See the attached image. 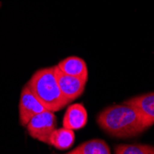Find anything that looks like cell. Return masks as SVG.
Wrapping results in <instances>:
<instances>
[{"label": "cell", "instance_id": "2", "mask_svg": "<svg viewBox=\"0 0 154 154\" xmlns=\"http://www.w3.org/2000/svg\"><path fill=\"white\" fill-rule=\"evenodd\" d=\"M27 85L46 110L54 113L69 103L59 89L54 75V66L35 71Z\"/></svg>", "mask_w": 154, "mask_h": 154}, {"label": "cell", "instance_id": "9", "mask_svg": "<svg viewBox=\"0 0 154 154\" xmlns=\"http://www.w3.org/2000/svg\"><path fill=\"white\" fill-rule=\"evenodd\" d=\"M75 142V133L74 130L68 129L66 128H55L52 133L49 145L54 147L60 150H66L72 147Z\"/></svg>", "mask_w": 154, "mask_h": 154}, {"label": "cell", "instance_id": "7", "mask_svg": "<svg viewBox=\"0 0 154 154\" xmlns=\"http://www.w3.org/2000/svg\"><path fill=\"white\" fill-rule=\"evenodd\" d=\"M57 66L62 72L67 75L75 76L86 79H88L89 78L87 64L82 58L79 57H74V55L68 57L61 60Z\"/></svg>", "mask_w": 154, "mask_h": 154}, {"label": "cell", "instance_id": "4", "mask_svg": "<svg viewBox=\"0 0 154 154\" xmlns=\"http://www.w3.org/2000/svg\"><path fill=\"white\" fill-rule=\"evenodd\" d=\"M54 75L63 96L70 103L82 95L88 79L67 75L54 66Z\"/></svg>", "mask_w": 154, "mask_h": 154}, {"label": "cell", "instance_id": "5", "mask_svg": "<svg viewBox=\"0 0 154 154\" xmlns=\"http://www.w3.org/2000/svg\"><path fill=\"white\" fill-rule=\"evenodd\" d=\"M45 110H46L45 106L40 103L28 85H25L21 90L19 103L20 124L22 127H26L33 116Z\"/></svg>", "mask_w": 154, "mask_h": 154}, {"label": "cell", "instance_id": "10", "mask_svg": "<svg viewBox=\"0 0 154 154\" xmlns=\"http://www.w3.org/2000/svg\"><path fill=\"white\" fill-rule=\"evenodd\" d=\"M68 154H110L111 149L108 144L103 139H91L79 144Z\"/></svg>", "mask_w": 154, "mask_h": 154}, {"label": "cell", "instance_id": "6", "mask_svg": "<svg viewBox=\"0 0 154 154\" xmlns=\"http://www.w3.org/2000/svg\"><path fill=\"white\" fill-rule=\"evenodd\" d=\"M88 121V113L86 108L81 103H74L68 106L64 118L63 127L71 130H79L86 125Z\"/></svg>", "mask_w": 154, "mask_h": 154}, {"label": "cell", "instance_id": "3", "mask_svg": "<svg viewBox=\"0 0 154 154\" xmlns=\"http://www.w3.org/2000/svg\"><path fill=\"white\" fill-rule=\"evenodd\" d=\"M26 128L31 137L49 145L50 137L57 128V117L54 112L45 110L33 116Z\"/></svg>", "mask_w": 154, "mask_h": 154}, {"label": "cell", "instance_id": "11", "mask_svg": "<svg viewBox=\"0 0 154 154\" xmlns=\"http://www.w3.org/2000/svg\"><path fill=\"white\" fill-rule=\"evenodd\" d=\"M114 150L116 154H154V147L147 144H120Z\"/></svg>", "mask_w": 154, "mask_h": 154}, {"label": "cell", "instance_id": "8", "mask_svg": "<svg viewBox=\"0 0 154 154\" xmlns=\"http://www.w3.org/2000/svg\"><path fill=\"white\" fill-rule=\"evenodd\" d=\"M124 103L137 108L146 119L154 124V92L132 97Z\"/></svg>", "mask_w": 154, "mask_h": 154}, {"label": "cell", "instance_id": "1", "mask_svg": "<svg viewBox=\"0 0 154 154\" xmlns=\"http://www.w3.org/2000/svg\"><path fill=\"white\" fill-rule=\"evenodd\" d=\"M97 124L106 134L117 138L137 137L152 125L137 108L125 103L103 110Z\"/></svg>", "mask_w": 154, "mask_h": 154}]
</instances>
